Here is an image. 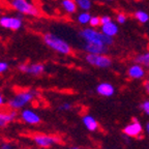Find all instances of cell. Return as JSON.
Here are the masks:
<instances>
[{
	"instance_id": "28",
	"label": "cell",
	"mask_w": 149,
	"mask_h": 149,
	"mask_svg": "<svg viewBox=\"0 0 149 149\" xmlns=\"http://www.w3.org/2000/svg\"><path fill=\"white\" fill-rule=\"evenodd\" d=\"M0 149H14V146H13V144H10V143L4 142L0 145Z\"/></svg>"
},
{
	"instance_id": "29",
	"label": "cell",
	"mask_w": 149,
	"mask_h": 149,
	"mask_svg": "<svg viewBox=\"0 0 149 149\" xmlns=\"http://www.w3.org/2000/svg\"><path fill=\"white\" fill-rule=\"evenodd\" d=\"M4 104H5V100H4V97H3L2 93L0 92V107H2Z\"/></svg>"
},
{
	"instance_id": "32",
	"label": "cell",
	"mask_w": 149,
	"mask_h": 149,
	"mask_svg": "<svg viewBox=\"0 0 149 149\" xmlns=\"http://www.w3.org/2000/svg\"><path fill=\"white\" fill-rule=\"evenodd\" d=\"M70 149H81V148H78V147H72V148H70Z\"/></svg>"
},
{
	"instance_id": "25",
	"label": "cell",
	"mask_w": 149,
	"mask_h": 149,
	"mask_svg": "<svg viewBox=\"0 0 149 149\" xmlns=\"http://www.w3.org/2000/svg\"><path fill=\"white\" fill-rule=\"evenodd\" d=\"M141 109L143 110V112H144L145 114L149 116V100H144V102L141 104Z\"/></svg>"
},
{
	"instance_id": "23",
	"label": "cell",
	"mask_w": 149,
	"mask_h": 149,
	"mask_svg": "<svg viewBox=\"0 0 149 149\" xmlns=\"http://www.w3.org/2000/svg\"><path fill=\"white\" fill-rule=\"evenodd\" d=\"M9 68V65L6 61H1L0 60V74H4L5 72H7Z\"/></svg>"
},
{
	"instance_id": "30",
	"label": "cell",
	"mask_w": 149,
	"mask_h": 149,
	"mask_svg": "<svg viewBox=\"0 0 149 149\" xmlns=\"http://www.w3.org/2000/svg\"><path fill=\"white\" fill-rule=\"evenodd\" d=\"M144 88H145V90H146V92L149 94V80L145 81V83H144Z\"/></svg>"
},
{
	"instance_id": "15",
	"label": "cell",
	"mask_w": 149,
	"mask_h": 149,
	"mask_svg": "<svg viewBox=\"0 0 149 149\" xmlns=\"http://www.w3.org/2000/svg\"><path fill=\"white\" fill-rule=\"evenodd\" d=\"M100 31L105 34L109 35V36L114 37L115 35L118 34L119 32V27L116 23L114 22H109L107 24H104V25H100Z\"/></svg>"
},
{
	"instance_id": "14",
	"label": "cell",
	"mask_w": 149,
	"mask_h": 149,
	"mask_svg": "<svg viewBox=\"0 0 149 149\" xmlns=\"http://www.w3.org/2000/svg\"><path fill=\"white\" fill-rule=\"evenodd\" d=\"M96 92L102 96L110 97V96L114 95L115 88L111 83L104 82V83H100V85H97V87H96Z\"/></svg>"
},
{
	"instance_id": "8",
	"label": "cell",
	"mask_w": 149,
	"mask_h": 149,
	"mask_svg": "<svg viewBox=\"0 0 149 149\" xmlns=\"http://www.w3.org/2000/svg\"><path fill=\"white\" fill-rule=\"evenodd\" d=\"M45 68L42 63H20L18 65V70L21 72L32 76H40L44 74Z\"/></svg>"
},
{
	"instance_id": "27",
	"label": "cell",
	"mask_w": 149,
	"mask_h": 149,
	"mask_svg": "<svg viewBox=\"0 0 149 149\" xmlns=\"http://www.w3.org/2000/svg\"><path fill=\"white\" fill-rule=\"evenodd\" d=\"M111 21H112V18L110 16H102V17H100V24H102V25L109 23V22H111Z\"/></svg>"
},
{
	"instance_id": "31",
	"label": "cell",
	"mask_w": 149,
	"mask_h": 149,
	"mask_svg": "<svg viewBox=\"0 0 149 149\" xmlns=\"http://www.w3.org/2000/svg\"><path fill=\"white\" fill-rule=\"evenodd\" d=\"M146 130H147V133H148V136H149V122H147V124H146Z\"/></svg>"
},
{
	"instance_id": "19",
	"label": "cell",
	"mask_w": 149,
	"mask_h": 149,
	"mask_svg": "<svg viewBox=\"0 0 149 149\" xmlns=\"http://www.w3.org/2000/svg\"><path fill=\"white\" fill-rule=\"evenodd\" d=\"M91 15L89 12H81L77 17V22L80 24V25H87L89 24L90 22V19H91Z\"/></svg>"
},
{
	"instance_id": "18",
	"label": "cell",
	"mask_w": 149,
	"mask_h": 149,
	"mask_svg": "<svg viewBox=\"0 0 149 149\" xmlns=\"http://www.w3.org/2000/svg\"><path fill=\"white\" fill-rule=\"evenodd\" d=\"M135 61L136 63H139V64L143 65L145 68H149V52L137 55L135 58Z\"/></svg>"
},
{
	"instance_id": "2",
	"label": "cell",
	"mask_w": 149,
	"mask_h": 149,
	"mask_svg": "<svg viewBox=\"0 0 149 149\" xmlns=\"http://www.w3.org/2000/svg\"><path fill=\"white\" fill-rule=\"evenodd\" d=\"M79 36L85 42H97V44L107 45V46H112L114 40L113 37L102 33V31L95 30L93 27L83 28L82 30L79 31Z\"/></svg>"
},
{
	"instance_id": "11",
	"label": "cell",
	"mask_w": 149,
	"mask_h": 149,
	"mask_svg": "<svg viewBox=\"0 0 149 149\" xmlns=\"http://www.w3.org/2000/svg\"><path fill=\"white\" fill-rule=\"evenodd\" d=\"M143 132L142 124L140 123L139 121L137 120V118L134 117L133 121L128 123L125 127L123 128V133L125 134V136L127 137H135L137 138L139 135H141Z\"/></svg>"
},
{
	"instance_id": "6",
	"label": "cell",
	"mask_w": 149,
	"mask_h": 149,
	"mask_svg": "<svg viewBox=\"0 0 149 149\" xmlns=\"http://www.w3.org/2000/svg\"><path fill=\"white\" fill-rule=\"evenodd\" d=\"M24 21L21 16H1L0 17V26L4 29L18 31L23 28Z\"/></svg>"
},
{
	"instance_id": "13",
	"label": "cell",
	"mask_w": 149,
	"mask_h": 149,
	"mask_svg": "<svg viewBox=\"0 0 149 149\" xmlns=\"http://www.w3.org/2000/svg\"><path fill=\"white\" fill-rule=\"evenodd\" d=\"M127 74L130 79L140 80L142 79L143 77H145V70L143 68V65L136 63V64H133L132 66H130V68L127 70Z\"/></svg>"
},
{
	"instance_id": "10",
	"label": "cell",
	"mask_w": 149,
	"mask_h": 149,
	"mask_svg": "<svg viewBox=\"0 0 149 149\" xmlns=\"http://www.w3.org/2000/svg\"><path fill=\"white\" fill-rule=\"evenodd\" d=\"M83 50L88 54H108L109 46L97 42H85L83 45Z\"/></svg>"
},
{
	"instance_id": "4",
	"label": "cell",
	"mask_w": 149,
	"mask_h": 149,
	"mask_svg": "<svg viewBox=\"0 0 149 149\" xmlns=\"http://www.w3.org/2000/svg\"><path fill=\"white\" fill-rule=\"evenodd\" d=\"M10 6L14 10L23 16L40 17V12L30 0H10Z\"/></svg>"
},
{
	"instance_id": "7",
	"label": "cell",
	"mask_w": 149,
	"mask_h": 149,
	"mask_svg": "<svg viewBox=\"0 0 149 149\" xmlns=\"http://www.w3.org/2000/svg\"><path fill=\"white\" fill-rule=\"evenodd\" d=\"M32 140L34 144L40 148H50L59 141L58 138L55 136L45 135V134H37L33 136Z\"/></svg>"
},
{
	"instance_id": "17",
	"label": "cell",
	"mask_w": 149,
	"mask_h": 149,
	"mask_svg": "<svg viewBox=\"0 0 149 149\" xmlns=\"http://www.w3.org/2000/svg\"><path fill=\"white\" fill-rule=\"evenodd\" d=\"M62 9L68 14H74L78 10V5L74 0H61Z\"/></svg>"
},
{
	"instance_id": "12",
	"label": "cell",
	"mask_w": 149,
	"mask_h": 149,
	"mask_svg": "<svg viewBox=\"0 0 149 149\" xmlns=\"http://www.w3.org/2000/svg\"><path fill=\"white\" fill-rule=\"evenodd\" d=\"M17 110H0V127H4L17 118Z\"/></svg>"
},
{
	"instance_id": "16",
	"label": "cell",
	"mask_w": 149,
	"mask_h": 149,
	"mask_svg": "<svg viewBox=\"0 0 149 149\" xmlns=\"http://www.w3.org/2000/svg\"><path fill=\"white\" fill-rule=\"evenodd\" d=\"M83 124L89 132H96L98 130V122L95 120V118L91 115H85L83 116Z\"/></svg>"
},
{
	"instance_id": "20",
	"label": "cell",
	"mask_w": 149,
	"mask_h": 149,
	"mask_svg": "<svg viewBox=\"0 0 149 149\" xmlns=\"http://www.w3.org/2000/svg\"><path fill=\"white\" fill-rule=\"evenodd\" d=\"M134 17L141 24H145L149 21V15L147 13H145L144 10H137V12H135Z\"/></svg>"
},
{
	"instance_id": "21",
	"label": "cell",
	"mask_w": 149,
	"mask_h": 149,
	"mask_svg": "<svg viewBox=\"0 0 149 149\" xmlns=\"http://www.w3.org/2000/svg\"><path fill=\"white\" fill-rule=\"evenodd\" d=\"M78 5V8L84 12H88L92 7V1L91 0H74Z\"/></svg>"
},
{
	"instance_id": "9",
	"label": "cell",
	"mask_w": 149,
	"mask_h": 149,
	"mask_svg": "<svg viewBox=\"0 0 149 149\" xmlns=\"http://www.w3.org/2000/svg\"><path fill=\"white\" fill-rule=\"evenodd\" d=\"M20 118L22 119L23 122L30 124V125H37V124H40L42 122V118L36 112H34L31 109H26V108L21 110Z\"/></svg>"
},
{
	"instance_id": "1",
	"label": "cell",
	"mask_w": 149,
	"mask_h": 149,
	"mask_svg": "<svg viewBox=\"0 0 149 149\" xmlns=\"http://www.w3.org/2000/svg\"><path fill=\"white\" fill-rule=\"evenodd\" d=\"M42 42L49 49L60 55H70L72 53V47L62 37L53 32H47L42 35Z\"/></svg>"
},
{
	"instance_id": "33",
	"label": "cell",
	"mask_w": 149,
	"mask_h": 149,
	"mask_svg": "<svg viewBox=\"0 0 149 149\" xmlns=\"http://www.w3.org/2000/svg\"><path fill=\"white\" fill-rule=\"evenodd\" d=\"M107 1H113V0H107Z\"/></svg>"
},
{
	"instance_id": "26",
	"label": "cell",
	"mask_w": 149,
	"mask_h": 149,
	"mask_svg": "<svg viewBox=\"0 0 149 149\" xmlns=\"http://www.w3.org/2000/svg\"><path fill=\"white\" fill-rule=\"evenodd\" d=\"M72 108V105L70 102H63L62 105L59 106V110H60V111H70Z\"/></svg>"
},
{
	"instance_id": "3",
	"label": "cell",
	"mask_w": 149,
	"mask_h": 149,
	"mask_svg": "<svg viewBox=\"0 0 149 149\" xmlns=\"http://www.w3.org/2000/svg\"><path fill=\"white\" fill-rule=\"evenodd\" d=\"M38 95H40V91L35 90V89L22 90L20 92H17L12 98H9L8 107L14 110L24 109L28 104H30Z\"/></svg>"
},
{
	"instance_id": "24",
	"label": "cell",
	"mask_w": 149,
	"mask_h": 149,
	"mask_svg": "<svg viewBox=\"0 0 149 149\" xmlns=\"http://www.w3.org/2000/svg\"><path fill=\"white\" fill-rule=\"evenodd\" d=\"M126 16L123 14V13H119L118 15L116 16V21L118 24H124L126 22Z\"/></svg>"
},
{
	"instance_id": "5",
	"label": "cell",
	"mask_w": 149,
	"mask_h": 149,
	"mask_svg": "<svg viewBox=\"0 0 149 149\" xmlns=\"http://www.w3.org/2000/svg\"><path fill=\"white\" fill-rule=\"evenodd\" d=\"M85 61L97 68H109L112 66V59L107 54H88L85 55Z\"/></svg>"
},
{
	"instance_id": "34",
	"label": "cell",
	"mask_w": 149,
	"mask_h": 149,
	"mask_svg": "<svg viewBox=\"0 0 149 149\" xmlns=\"http://www.w3.org/2000/svg\"><path fill=\"white\" fill-rule=\"evenodd\" d=\"M20 149H24V148H20Z\"/></svg>"
},
{
	"instance_id": "22",
	"label": "cell",
	"mask_w": 149,
	"mask_h": 149,
	"mask_svg": "<svg viewBox=\"0 0 149 149\" xmlns=\"http://www.w3.org/2000/svg\"><path fill=\"white\" fill-rule=\"evenodd\" d=\"M89 25L91 26V27L95 28V27H98V26H100L102 24H100V18L97 16H92L90 19V22H89Z\"/></svg>"
}]
</instances>
